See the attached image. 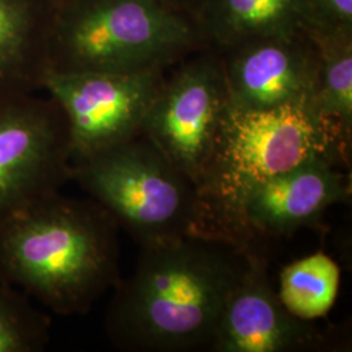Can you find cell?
I'll list each match as a JSON object with an SVG mask.
<instances>
[{
  "label": "cell",
  "instance_id": "cell-1",
  "mask_svg": "<svg viewBox=\"0 0 352 352\" xmlns=\"http://www.w3.org/2000/svg\"><path fill=\"white\" fill-rule=\"evenodd\" d=\"M250 248L202 235L141 247L132 276L113 286L106 314L115 349L209 351Z\"/></svg>",
  "mask_w": 352,
  "mask_h": 352
},
{
  "label": "cell",
  "instance_id": "cell-2",
  "mask_svg": "<svg viewBox=\"0 0 352 352\" xmlns=\"http://www.w3.org/2000/svg\"><path fill=\"white\" fill-rule=\"evenodd\" d=\"M119 225L59 190L0 221V280L54 314L85 315L120 280Z\"/></svg>",
  "mask_w": 352,
  "mask_h": 352
},
{
  "label": "cell",
  "instance_id": "cell-3",
  "mask_svg": "<svg viewBox=\"0 0 352 352\" xmlns=\"http://www.w3.org/2000/svg\"><path fill=\"white\" fill-rule=\"evenodd\" d=\"M350 153L351 144L309 101L261 110L227 103L212 155L196 187L206 235L250 247L243 238L241 213L254 189L314 157L350 164Z\"/></svg>",
  "mask_w": 352,
  "mask_h": 352
},
{
  "label": "cell",
  "instance_id": "cell-4",
  "mask_svg": "<svg viewBox=\"0 0 352 352\" xmlns=\"http://www.w3.org/2000/svg\"><path fill=\"white\" fill-rule=\"evenodd\" d=\"M192 42L190 26L161 0H58L47 46L49 71L164 68Z\"/></svg>",
  "mask_w": 352,
  "mask_h": 352
},
{
  "label": "cell",
  "instance_id": "cell-5",
  "mask_svg": "<svg viewBox=\"0 0 352 352\" xmlns=\"http://www.w3.org/2000/svg\"><path fill=\"white\" fill-rule=\"evenodd\" d=\"M72 180L140 248L208 236L196 186L142 135L74 161Z\"/></svg>",
  "mask_w": 352,
  "mask_h": 352
},
{
  "label": "cell",
  "instance_id": "cell-6",
  "mask_svg": "<svg viewBox=\"0 0 352 352\" xmlns=\"http://www.w3.org/2000/svg\"><path fill=\"white\" fill-rule=\"evenodd\" d=\"M38 93L0 96V221L72 180L65 116Z\"/></svg>",
  "mask_w": 352,
  "mask_h": 352
},
{
  "label": "cell",
  "instance_id": "cell-7",
  "mask_svg": "<svg viewBox=\"0 0 352 352\" xmlns=\"http://www.w3.org/2000/svg\"><path fill=\"white\" fill-rule=\"evenodd\" d=\"M162 68L132 72L49 71L43 91L63 111L72 162L141 135Z\"/></svg>",
  "mask_w": 352,
  "mask_h": 352
},
{
  "label": "cell",
  "instance_id": "cell-8",
  "mask_svg": "<svg viewBox=\"0 0 352 352\" xmlns=\"http://www.w3.org/2000/svg\"><path fill=\"white\" fill-rule=\"evenodd\" d=\"M228 103L222 63L200 58L164 80L141 135L197 187Z\"/></svg>",
  "mask_w": 352,
  "mask_h": 352
},
{
  "label": "cell",
  "instance_id": "cell-9",
  "mask_svg": "<svg viewBox=\"0 0 352 352\" xmlns=\"http://www.w3.org/2000/svg\"><path fill=\"white\" fill-rule=\"evenodd\" d=\"M337 337L329 336L312 321L289 314L272 286L264 251L252 247L209 351H329L340 347Z\"/></svg>",
  "mask_w": 352,
  "mask_h": 352
},
{
  "label": "cell",
  "instance_id": "cell-10",
  "mask_svg": "<svg viewBox=\"0 0 352 352\" xmlns=\"http://www.w3.org/2000/svg\"><path fill=\"white\" fill-rule=\"evenodd\" d=\"M347 162L314 157L258 186L245 200L241 231L247 245L286 238L304 227H317L327 209L351 197Z\"/></svg>",
  "mask_w": 352,
  "mask_h": 352
},
{
  "label": "cell",
  "instance_id": "cell-11",
  "mask_svg": "<svg viewBox=\"0 0 352 352\" xmlns=\"http://www.w3.org/2000/svg\"><path fill=\"white\" fill-rule=\"evenodd\" d=\"M228 103L272 109L309 101L315 84V49L296 37L260 38L232 47L222 63Z\"/></svg>",
  "mask_w": 352,
  "mask_h": 352
},
{
  "label": "cell",
  "instance_id": "cell-12",
  "mask_svg": "<svg viewBox=\"0 0 352 352\" xmlns=\"http://www.w3.org/2000/svg\"><path fill=\"white\" fill-rule=\"evenodd\" d=\"M58 0H0V96L43 90Z\"/></svg>",
  "mask_w": 352,
  "mask_h": 352
},
{
  "label": "cell",
  "instance_id": "cell-13",
  "mask_svg": "<svg viewBox=\"0 0 352 352\" xmlns=\"http://www.w3.org/2000/svg\"><path fill=\"white\" fill-rule=\"evenodd\" d=\"M210 37L230 49L260 38L296 37L307 25V0H204Z\"/></svg>",
  "mask_w": 352,
  "mask_h": 352
},
{
  "label": "cell",
  "instance_id": "cell-14",
  "mask_svg": "<svg viewBox=\"0 0 352 352\" xmlns=\"http://www.w3.org/2000/svg\"><path fill=\"white\" fill-rule=\"evenodd\" d=\"M316 54L315 84L311 104L316 113L340 129L351 144V33L304 29Z\"/></svg>",
  "mask_w": 352,
  "mask_h": 352
},
{
  "label": "cell",
  "instance_id": "cell-15",
  "mask_svg": "<svg viewBox=\"0 0 352 352\" xmlns=\"http://www.w3.org/2000/svg\"><path fill=\"white\" fill-rule=\"evenodd\" d=\"M340 280V266L327 254L318 252L282 269L278 296L289 314L314 321L333 308Z\"/></svg>",
  "mask_w": 352,
  "mask_h": 352
},
{
  "label": "cell",
  "instance_id": "cell-16",
  "mask_svg": "<svg viewBox=\"0 0 352 352\" xmlns=\"http://www.w3.org/2000/svg\"><path fill=\"white\" fill-rule=\"evenodd\" d=\"M23 291L0 280V352H42L51 334V318Z\"/></svg>",
  "mask_w": 352,
  "mask_h": 352
},
{
  "label": "cell",
  "instance_id": "cell-17",
  "mask_svg": "<svg viewBox=\"0 0 352 352\" xmlns=\"http://www.w3.org/2000/svg\"><path fill=\"white\" fill-rule=\"evenodd\" d=\"M352 0H307V25L334 33H351Z\"/></svg>",
  "mask_w": 352,
  "mask_h": 352
},
{
  "label": "cell",
  "instance_id": "cell-18",
  "mask_svg": "<svg viewBox=\"0 0 352 352\" xmlns=\"http://www.w3.org/2000/svg\"><path fill=\"white\" fill-rule=\"evenodd\" d=\"M161 1L164 3L166 6H168L170 8H173L174 6H180V4H183V3H186L188 0H161Z\"/></svg>",
  "mask_w": 352,
  "mask_h": 352
}]
</instances>
